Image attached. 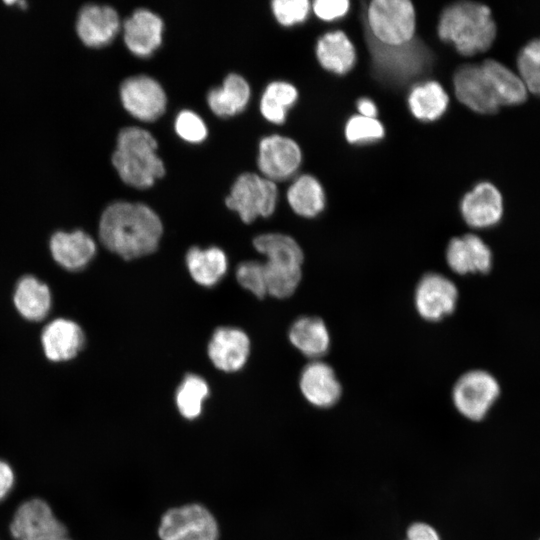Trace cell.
<instances>
[{
	"instance_id": "9c48e42d",
	"label": "cell",
	"mask_w": 540,
	"mask_h": 540,
	"mask_svg": "<svg viewBox=\"0 0 540 540\" xmlns=\"http://www.w3.org/2000/svg\"><path fill=\"white\" fill-rule=\"evenodd\" d=\"M161 540H217L218 526L203 506L192 504L167 511L159 526Z\"/></svg>"
},
{
	"instance_id": "484cf974",
	"label": "cell",
	"mask_w": 540,
	"mask_h": 540,
	"mask_svg": "<svg viewBox=\"0 0 540 540\" xmlns=\"http://www.w3.org/2000/svg\"><path fill=\"white\" fill-rule=\"evenodd\" d=\"M489 79L495 95L503 105H519L528 95V90L518 73L494 59H486L481 63Z\"/></svg>"
},
{
	"instance_id": "44dd1931",
	"label": "cell",
	"mask_w": 540,
	"mask_h": 540,
	"mask_svg": "<svg viewBox=\"0 0 540 540\" xmlns=\"http://www.w3.org/2000/svg\"><path fill=\"white\" fill-rule=\"evenodd\" d=\"M127 48L140 57L151 55L162 42L163 22L147 9H137L123 25Z\"/></svg>"
},
{
	"instance_id": "ac0fdd59",
	"label": "cell",
	"mask_w": 540,
	"mask_h": 540,
	"mask_svg": "<svg viewBox=\"0 0 540 540\" xmlns=\"http://www.w3.org/2000/svg\"><path fill=\"white\" fill-rule=\"evenodd\" d=\"M120 28L114 8L106 5L88 4L79 12L76 30L80 40L89 47H102L110 43Z\"/></svg>"
},
{
	"instance_id": "3957f363",
	"label": "cell",
	"mask_w": 540,
	"mask_h": 540,
	"mask_svg": "<svg viewBox=\"0 0 540 540\" xmlns=\"http://www.w3.org/2000/svg\"><path fill=\"white\" fill-rule=\"evenodd\" d=\"M153 135L139 127H126L118 135L112 163L128 185L145 189L165 174Z\"/></svg>"
},
{
	"instance_id": "60d3db41",
	"label": "cell",
	"mask_w": 540,
	"mask_h": 540,
	"mask_svg": "<svg viewBox=\"0 0 540 540\" xmlns=\"http://www.w3.org/2000/svg\"><path fill=\"white\" fill-rule=\"evenodd\" d=\"M357 109L359 111V115L369 118H376L378 114L376 104L369 98L359 99L357 102Z\"/></svg>"
},
{
	"instance_id": "5b68a950",
	"label": "cell",
	"mask_w": 540,
	"mask_h": 540,
	"mask_svg": "<svg viewBox=\"0 0 540 540\" xmlns=\"http://www.w3.org/2000/svg\"><path fill=\"white\" fill-rule=\"evenodd\" d=\"M366 32L387 46H399L415 38L416 15L408 0H374L366 12Z\"/></svg>"
},
{
	"instance_id": "e575fe53",
	"label": "cell",
	"mask_w": 540,
	"mask_h": 540,
	"mask_svg": "<svg viewBox=\"0 0 540 540\" xmlns=\"http://www.w3.org/2000/svg\"><path fill=\"white\" fill-rule=\"evenodd\" d=\"M236 278L239 284L258 298L267 295L263 262L246 261L238 265Z\"/></svg>"
},
{
	"instance_id": "5bb4252c",
	"label": "cell",
	"mask_w": 540,
	"mask_h": 540,
	"mask_svg": "<svg viewBox=\"0 0 540 540\" xmlns=\"http://www.w3.org/2000/svg\"><path fill=\"white\" fill-rule=\"evenodd\" d=\"M504 203L499 189L488 181L477 183L460 201L465 223L474 229H487L499 223Z\"/></svg>"
},
{
	"instance_id": "ffe728a7",
	"label": "cell",
	"mask_w": 540,
	"mask_h": 540,
	"mask_svg": "<svg viewBox=\"0 0 540 540\" xmlns=\"http://www.w3.org/2000/svg\"><path fill=\"white\" fill-rule=\"evenodd\" d=\"M41 342L46 357L53 362L73 359L83 348L85 335L72 320L59 318L42 331Z\"/></svg>"
},
{
	"instance_id": "8d00e7d4",
	"label": "cell",
	"mask_w": 540,
	"mask_h": 540,
	"mask_svg": "<svg viewBox=\"0 0 540 540\" xmlns=\"http://www.w3.org/2000/svg\"><path fill=\"white\" fill-rule=\"evenodd\" d=\"M175 130L184 140L199 143L207 136V128L203 120L193 111H181L175 120Z\"/></svg>"
},
{
	"instance_id": "d6986e66",
	"label": "cell",
	"mask_w": 540,
	"mask_h": 540,
	"mask_svg": "<svg viewBox=\"0 0 540 540\" xmlns=\"http://www.w3.org/2000/svg\"><path fill=\"white\" fill-rule=\"evenodd\" d=\"M250 351L248 336L240 329L218 328L208 345V356L214 366L225 372L241 369Z\"/></svg>"
},
{
	"instance_id": "b9f144b4",
	"label": "cell",
	"mask_w": 540,
	"mask_h": 540,
	"mask_svg": "<svg viewBox=\"0 0 540 540\" xmlns=\"http://www.w3.org/2000/svg\"><path fill=\"white\" fill-rule=\"evenodd\" d=\"M56 540H71V539H69L68 536H66V537H62V538L56 539Z\"/></svg>"
},
{
	"instance_id": "f35d334b",
	"label": "cell",
	"mask_w": 540,
	"mask_h": 540,
	"mask_svg": "<svg viewBox=\"0 0 540 540\" xmlns=\"http://www.w3.org/2000/svg\"><path fill=\"white\" fill-rule=\"evenodd\" d=\"M15 484V474L10 464L0 459V502L11 492Z\"/></svg>"
},
{
	"instance_id": "277c9868",
	"label": "cell",
	"mask_w": 540,
	"mask_h": 540,
	"mask_svg": "<svg viewBox=\"0 0 540 540\" xmlns=\"http://www.w3.org/2000/svg\"><path fill=\"white\" fill-rule=\"evenodd\" d=\"M375 78L389 86H403L426 74L433 64V53L418 38L399 46L379 43L366 32Z\"/></svg>"
},
{
	"instance_id": "8fae6325",
	"label": "cell",
	"mask_w": 540,
	"mask_h": 540,
	"mask_svg": "<svg viewBox=\"0 0 540 540\" xmlns=\"http://www.w3.org/2000/svg\"><path fill=\"white\" fill-rule=\"evenodd\" d=\"M124 108L135 118L151 122L158 119L166 108V94L161 85L146 75L125 79L120 86Z\"/></svg>"
},
{
	"instance_id": "f1b7e54d",
	"label": "cell",
	"mask_w": 540,
	"mask_h": 540,
	"mask_svg": "<svg viewBox=\"0 0 540 540\" xmlns=\"http://www.w3.org/2000/svg\"><path fill=\"white\" fill-rule=\"evenodd\" d=\"M186 263L191 277L202 286L215 285L227 270V258L218 247L191 248L186 255Z\"/></svg>"
},
{
	"instance_id": "603a6c76",
	"label": "cell",
	"mask_w": 540,
	"mask_h": 540,
	"mask_svg": "<svg viewBox=\"0 0 540 540\" xmlns=\"http://www.w3.org/2000/svg\"><path fill=\"white\" fill-rule=\"evenodd\" d=\"M316 57L325 70L344 75L354 67L356 52L348 36L343 31L335 30L318 39Z\"/></svg>"
},
{
	"instance_id": "9a60e30c",
	"label": "cell",
	"mask_w": 540,
	"mask_h": 540,
	"mask_svg": "<svg viewBox=\"0 0 540 540\" xmlns=\"http://www.w3.org/2000/svg\"><path fill=\"white\" fill-rule=\"evenodd\" d=\"M264 277L267 294L287 298L297 289L301 277L304 255L290 250H275L264 255Z\"/></svg>"
},
{
	"instance_id": "6da1fadb",
	"label": "cell",
	"mask_w": 540,
	"mask_h": 540,
	"mask_svg": "<svg viewBox=\"0 0 540 540\" xmlns=\"http://www.w3.org/2000/svg\"><path fill=\"white\" fill-rule=\"evenodd\" d=\"M162 232L158 215L142 203H112L104 210L99 222L101 243L125 260L154 252Z\"/></svg>"
},
{
	"instance_id": "d6a6232c",
	"label": "cell",
	"mask_w": 540,
	"mask_h": 540,
	"mask_svg": "<svg viewBox=\"0 0 540 540\" xmlns=\"http://www.w3.org/2000/svg\"><path fill=\"white\" fill-rule=\"evenodd\" d=\"M517 69L527 90L540 96V37L530 40L520 49Z\"/></svg>"
},
{
	"instance_id": "4fadbf2b",
	"label": "cell",
	"mask_w": 540,
	"mask_h": 540,
	"mask_svg": "<svg viewBox=\"0 0 540 540\" xmlns=\"http://www.w3.org/2000/svg\"><path fill=\"white\" fill-rule=\"evenodd\" d=\"M302 154L298 144L281 135H271L259 143L258 167L266 179L283 181L299 168Z\"/></svg>"
},
{
	"instance_id": "74e56055",
	"label": "cell",
	"mask_w": 540,
	"mask_h": 540,
	"mask_svg": "<svg viewBox=\"0 0 540 540\" xmlns=\"http://www.w3.org/2000/svg\"><path fill=\"white\" fill-rule=\"evenodd\" d=\"M314 14L323 21H334L344 17L349 11L347 0H316L313 2Z\"/></svg>"
},
{
	"instance_id": "7402d4cb",
	"label": "cell",
	"mask_w": 540,
	"mask_h": 540,
	"mask_svg": "<svg viewBox=\"0 0 540 540\" xmlns=\"http://www.w3.org/2000/svg\"><path fill=\"white\" fill-rule=\"evenodd\" d=\"M49 245L54 260L70 271L84 268L96 253L93 238L82 230L58 231L52 235Z\"/></svg>"
},
{
	"instance_id": "836d02e7",
	"label": "cell",
	"mask_w": 540,
	"mask_h": 540,
	"mask_svg": "<svg viewBox=\"0 0 540 540\" xmlns=\"http://www.w3.org/2000/svg\"><path fill=\"white\" fill-rule=\"evenodd\" d=\"M385 130L377 118L354 115L345 125V137L351 144H367L384 137Z\"/></svg>"
},
{
	"instance_id": "4316f807",
	"label": "cell",
	"mask_w": 540,
	"mask_h": 540,
	"mask_svg": "<svg viewBox=\"0 0 540 540\" xmlns=\"http://www.w3.org/2000/svg\"><path fill=\"white\" fill-rule=\"evenodd\" d=\"M250 97L246 80L238 74H229L222 86L209 91L207 101L214 114L220 117L233 116L242 112Z\"/></svg>"
},
{
	"instance_id": "d590c367",
	"label": "cell",
	"mask_w": 540,
	"mask_h": 540,
	"mask_svg": "<svg viewBox=\"0 0 540 540\" xmlns=\"http://www.w3.org/2000/svg\"><path fill=\"white\" fill-rule=\"evenodd\" d=\"M272 11L277 21L283 26H292L304 22L310 12L308 0H275Z\"/></svg>"
},
{
	"instance_id": "e0dca14e",
	"label": "cell",
	"mask_w": 540,
	"mask_h": 540,
	"mask_svg": "<svg viewBox=\"0 0 540 540\" xmlns=\"http://www.w3.org/2000/svg\"><path fill=\"white\" fill-rule=\"evenodd\" d=\"M305 399L319 408H329L340 399L341 384L330 365L314 360L302 370L299 381Z\"/></svg>"
},
{
	"instance_id": "cb8c5ba5",
	"label": "cell",
	"mask_w": 540,
	"mask_h": 540,
	"mask_svg": "<svg viewBox=\"0 0 540 540\" xmlns=\"http://www.w3.org/2000/svg\"><path fill=\"white\" fill-rule=\"evenodd\" d=\"M288 336L292 345L309 358L318 360L329 350V330L319 317L298 318L291 325Z\"/></svg>"
},
{
	"instance_id": "52a82bcc",
	"label": "cell",
	"mask_w": 540,
	"mask_h": 540,
	"mask_svg": "<svg viewBox=\"0 0 540 540\" xmlns=\"http://www.w3.org/2000/svg\"><path fill=\"white\" fill-rule=\"evenodd\" d=\"M500 394L497 379L485 370H470L459 377L452 390L455 408L464 417L482 420Z\"/></svg>"
},
{
	"instance_id": "7c38bea8",
	"label": "cell",
	"mask_w": 540,
	"mask_h": 540,
	"mask_svg": "<svg viewBox=\"0 0 540 540\" xmlns=\"http://www.w3.org/2000/svg\"><path fill=\"white\" fill-rule=\"evenodd\" d=\"M453 87L458 100L474 112L492 114L501 107L481 64L460 66L454 73Z\"/></svg>"
},
{
	"instance_id": "7a4b0ae2",
	"label": "cell",
	"mask_w": 540,
	"mask_h": 540,
	"mask_svg": "<svg viewBox=\"0 0 540 540\" xmlns=\"http://www.w3.org/2000/svg\"><path fill=\"white\" fill-rule=\"evenodd\" d=\"M496 23L488 6L461 1L446 7L439 18V38L463 56L487 51L496 37Z\"/></svg>"
},
{
	"instance_id": "4dcf8cb0",
	"label": "cell",
	"mask_w": 540,
	"mask_h": 540,
	"mask_svg": "<svg viewBox=\"0 0 540 540\" xmlns=\"http://www.w3.org/2000/svg\"><path fill=\"white\" fill-rule=\"evenodd\" d=\"M297 98V89L292 84L284 81L271 82L261 97L260 111L266 120L281 124Z\"/></svg>"
},
{
	"instance_id": "1f68e13d",
	"label": "cell",
	"mask_w": 540,
	"mask_h": 540,
	"mask_svg": "<svg viewBox=\"0 0 540 540\" xmlns=\"http://www.w3.org/2000/svg\"><path fill=\"white\" fill-rule=\"evenodd\" d=\"M209 395V387L200 376L187 375L176 392V405L181 415L194 419L201 414L202 405Z\"/></svg>"
},
{
	"instance_id": "83f0119b",
	"label": "cell",
	"mask_w": 540,
	"mask_h": 540,
	"mask_svg": "<svg viewBox=\"0 0 540 540\" xmlns=\"http://www.w3.org/2000/svg\"><path fill=\"white\" fill-rule=\"evenodd\" d=\"M449 97L437 81H425L415 85L408 95V106L420 121H435L447 110Z\"/></svg>"
},
{
	"instance_id": "ab89813d",
	"label": "cell",
	"mask_w": 540,
	"mask_h": 540,
	"mask_svg": "<svg viewBox=\"0 0 540 540\" xmlns=\"http://www.w3.org/2000/svg\"><path fill=\"white\" fill-rule=\"evenodd\" d=\"M406 540H440L434 528L425 523H414L407 531Z\"/></svg>"
},
{
	"instance_id": "ba28073f",
	"label": "cell",
	"mask_w": 540,
	"mask_h": 540,
	"mask_svg": "<svg viewBox=\"0 0 540 540\" xmlns=\"http://www.w3.org/2000/svg\"><path fill=\"white\" fill-rule=\"evenodd\" d=\"M10 533L15 540H56L66 537L67 529L45 500L33 498L16 509Z\"/></svg>"
},
{
	"instance_id": "2e32d148",
	"label": "cell",
	"mask_w": 540,
	"mask_h": 540,
	"mask_svg": "<svg viewBox=\"0 0 540 540\" xmlns=\"http://www.w3.org/2000/svg\"><path fill=\"white\" fill-rule=\"evenodd\" d=\"M445 257L449 268L459 275L487 273L493 258L489 246L472 233L451 239Z\"/></svg>"
},
{
	"instance_id": "30bf717a",
	"label": "cell",
	"mask_w": 540,
	"mask_h": 540,
	"mask_svg": "<svg viewBox=\"0 0 540 540\" xmlns=\"http://www.w3.org/2000/svg\"><path fill=\"white\" fill-rule=\"evenodd\" d=\"M457 300L458 289L456 285L439 273L425 274L415 289L416 311L427 321H439L453 313Z\"/></svg>"
},
{
	"instance_id": "d4e9b609",
	"label": "cell",
	"mask_w": 540,
	"mask_h": 540,
	"mask_svg": "<svg viewBox=\"0 0 540 540\" xmlns=\"http://www.w3.org/2000/svg\"><path fill=\"white\" fill-rule=\"evenodd\" d=\"M13 299L17 311L29 321L43 320L51 308L49 287L31 275L18 281Z\"/></svg>"
},
{
	"instance_id": "f546056e",
	"label": "cell",
	"mask_w": 540,
	"mask_h": 540,
	"mask_svg": "<svg viewBox=\"0 0 540 540\" xmlns=\"http://www.w3.org/2000/svg\"><path fill=\"white\" fill-rule=\"evenodd\" d=\"M287 200L299 216L313 218L325 208V193L320 182L312 175L298 177L287 190Z\"/></svg>"
},
{
	"instance_id": "8992f818",
	"label": "cell",
	"mask_w": 540,
	"mask_h": 540,
	"mask_svg": "<svg viewBox=\"0 0 540 540\" xmlns=\"http://www.w3.org/2000/svg\"><path fill=\"white\" fill-rule=\"evenodd\" d=\"M278 198L275 182L255 173L241 174L234 182L225 203L245 223L273 214Z\"/></svg>"
}]
</instances>
